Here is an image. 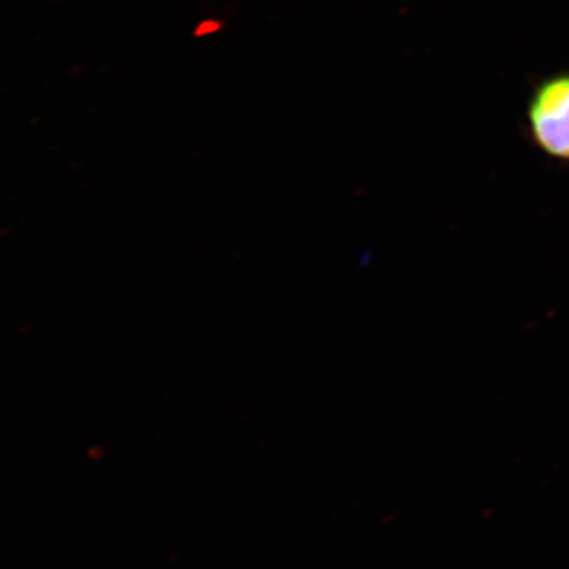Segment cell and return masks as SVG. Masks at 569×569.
I'll list each match as a JSON object with an SVG mask.
<instances>
[{"label": "cell", "mask_w": 569, "mask_h": 569, "mask_svg": "<svg viewBox=\"0 0 569 569\" xmlns=\"http://www.w3.org/2000/svg\"><path fill=\"white\" fill-rule=\"evenodd\" d=\"M526 116L535 148L557 162L569 163V71L535 86Z\"/></svg>", "instance_id": "obj_1"}]
</instances>
